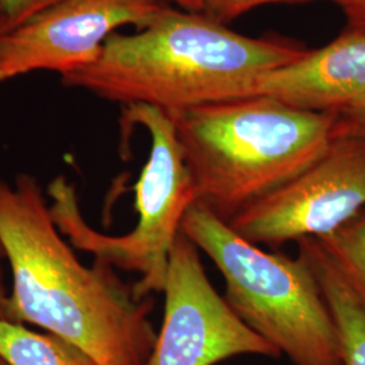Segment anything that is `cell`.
Wrapping results in <instances>:
<instances>
[{
  "label": "cell",
  "instance_id": "obj_1",
  "mask_svg": "<svg viewBox=\"0 0 365 365\" xmlns=\"http://www.w3.org/2000/svg\"><path fill=\"white\" fill-rule=\"evenodd\" d=\"M0 242L13 274L7 321L66 339L98 365H146L157 339L155 302L138 299L105 261L80 262L31 175L0 176Z\"/></svg>",
  "mask_w": 365,
  "mask_h": 365
},
{
  "label": "cell",
  "instance_id": "obj_2",
  "mask_svg": "<svg viewBox=\"0 0 365 365\" xmlns=\"http://www.w3.org/2000/svg\"><path fill=\"white\" fill-rule=\"evenodd\" d=\"M309 52L291 39L252 38L167 4L135 33L111 34L92 64L61 83L122 106L175 113L255 95L261 76Z\"/></svg>",
  "mask_w": 365,
  "mask_h": 365
},
{
  "label": "cell",
  "instance_id": "obj_3",
  "mask_svg": "<svg viewBox=\"0 0 365 365\" xmlns=\"http://www.w3.org/2000/svg\"><path fill=\"white\" fill-rule=\"evenodd\" d=\"M167 114L196 202L226 222L309 170L336 137L334 113L303 111L267 95Z\"/></svg>",
  "mask_w": 365,
  "mask_h": 365
},
{
  "label": "cell",
  "instance_id": "obj_4",
  "mask_svg": "<svg viewBox=\"0 0 365 365\" xmlns=\"http://www.w3.org/2000/svg\"><path fill=\"white\" fill-rule=\"evenodd\" d=\"M180 232L221 272L229 307L280 356L292 365H344L339 330L302 255L265 252L199 202Z\"/></svg>",
  "mask_w": 365,
  "mask_h": 365
},
{
  "label": "cell",
  "instance_id": "obj_5",
  "mask_svg": "<svg viewBox=\"0 0 365 365\" xmlns=\"http://www.w3.org/2000/svg\"><path fill=\"white\" fill-rule=\"evenodd\" d=\"M122 122L143 126L150 137L148 161L134 185L138 221L133 230L110 235L91 227L80 211L75 184L64 175L53 179L46 194L60 233L96 260L140 274L133 289L138 299H145L164 291L182 218L197 196L175 123L165 111L153 106H123Z\"/></svg>",
  "mask_w": 365,
  "mask_h": 365
},
{
  "label": "cell",
  "instance_id": "obj_6",
  "mask_svg": "<svg viewBox=\"0 0 365 365\" xmlns=\"http://www.w3.org/2000/svg\"><path fill=\"white\" fill-rule=\"evenodd\" d=\"M365 209V138L336 135L309 170L227 222L249 242L282 248L331 235Z\"/></svg>",
  "mask_w": 365,
  "mask_h": 365
},
{
  "label": "cell",
  "instance_id": "obj_7",
  "mask_svg": "<svg viewBox=\"0 0 365 365\" xmlns=\"http://www.w3.org/2000/svg\"><path fill=\"white\" fill-rule=\"evenodd\" d=\"M163 294L164 319L146 365H215L237 356L280 357L215 291L200 250L182 232L172 249Z\"/></svg>",
  "mask_w": 365,
  "mask_h": 365
},
{
  "label": "cell",
  "instance_id": "obj_8",
  "mask_svg": "<svg viewBox=\"0 0 365 365\" xmlns=\"http://www.w3.org/2000/svg\"><path fill=\"white\" fill-rule=\"evenodd\" d=\"M165 6L161 0H60L0 34V83L88 66L119 27L140 30Z\"/></svg>",
  "mask_w": 365,
  "mask_h": 365
},
{
  "label": "cell",
  "instance_id": "obj_9",
  "mask_svg": "<svg viewBox=\"0 0 365 365\" xmlns=\"http://www.w3.org/2000/svg\"><path fill=\"white\" fill-rule=\"evenodd\" d=\"M365 92V29L349 27L327 46L265 73L255 95L312 113H339Z\"/></svg>",
  "mask_w": 365,
  "mask_h": 365
},
{
  "label": "cell",
  "instance_id": "obj_10",
  "mask_svg": "<svg viewBox=\"0 0 365 365\" xmlns=\"http://www.w3.org/2000/svg\"><path fill=\"white\" fill-rule=\"evenodd\" d=\"M298 253L310 264L339 330L344 365H365V306L327 259L318 240L302 238Z\"/></svg>",
  "mask_w": 365,
  "mask_h": 365
},
{
  "label": "cell",
  "instance_id": "obj_11",
  "mask_svg": "<svg viewBox=\"0 0 365 365\" xmlns=\"http://www.w3.org/2000/svg\"><path fill=\"white\" fill-rule=\"evenodd\" d=\"M0 359L9 365H98L66 339L7 319H0Z\"/></svg>",
  "mask_w": 365,
  "mask_h": 365
},
{
  "label": "cell",
  "instance_id": "obj_12",
  "mask_svg": "<svg viewBox=\"0 0 365 365\" xmlns=\"http://www.w3.org/2000/svg\"><path fill=\"white\" fill-rule=\"evenodd\" d=\"M317 240L327 259L365 306V209L331 235Z\"/></svg>",
  "mask_w": 365,
  "mask_h": 365
},
{
  "label": "cell",
  "instance_id": "obj_13",
  "mask_svg": "<svg viewBox=\"0 0 365 365\" xmlns=\"http://www.w3.org/2000/svg\"><path fill=\"white\" fill-rule=\"evenodd\" d=\"M294 1H312V0H206L203 14L215 22L226 25L235 18L249 13L264 4L271 3H294ZM336 4L339 0H330Z\"/></svg>",
  "mask_w": 365,
  "mask_h": 365
},
{
  "label": "cell",
  "instance_id": "obj_14",
  "mask_svg": "<svg viewBox=\"0 0 365 365\" xmlns=\"http://www.w3.org/2000/svg\"><path fill=\"white\" fill-rule=\"evenodd\" d=\"M57 1L60 0H0V34L19 26Z\"/></svg>",
  "mask_w": 365,
  "mask_h": 365
},
{
  "label": "cell",
  "instance_id": "obj_15",
  "mask_svg": "<svg viewBox=\"0 0 365 365\" xmlns=\"http://www.w3.org/2000/svg\"><path fill=\"white\" fill-rule=\"evenodd\" d=\"M336 135L365 138V92L336 113Z\"/></svg>",
  "mask_w": 365,
  "mask_h": 365
},
{
  "label": "cell",
  "instance_id": "obj_16",
  "mask_svg": "<svg viewBox=\"0 0 365 365\" xmlns=\"http://www.w3.org/2000/svg\"><path fill=\"white\" fill-rule=\"evenodd\" d=\"M337 4L348 21V26L365 29V0H339Z\"/></svg>",
  "mask_w": 365,
  "mask_h": 365
},
{
  "label": "cell",
  "instance_id": "obj_17",
  "mask_svg": "<svg viewBox=\"0 0 365 365\" xmlns=\"http://www.w3.org/2000/svg\"><path fill=\"white\" fill-rule=\"evenodd\" d=\"M6 260H7L6 252L0 242V319H6V307H7V299L10 295L4 282V261Z\"/></svg>",
  "mask_w": 365,
  "mask_h": 365
},
{
  "label": "cell",
  "instance_id": "obj_18",
  "mask_svg": "<svg viewBox=\"0 0 365 365\" xmlns=\"http://www.w3.org/2000/svg\"><path fill=\"white\" fill-rule=\"evenodd\" d=\"M164 3L170 1L179 6L182 10L185 11H192V13H203L205 9V1L206 0H161Z\"/></svg>",
  "mask_w": 365,
  "mask_h": 365
},
{
  "label": "cell",
  "instance_id": "obj_19",
  "mask_svg": "<svg viewBox=\"0 0 365 365\" xmlns=\"http://www.w3.org/2000/svg\"><path fill=\"white\" fill-rule=\"evenodd\" d=\"M0 365H9V364H7V363H4V361H3V360H1V359H0Z\"/></svg>",
  "mask_w": 365,
  "mask_h": 365
}]
</instances>
